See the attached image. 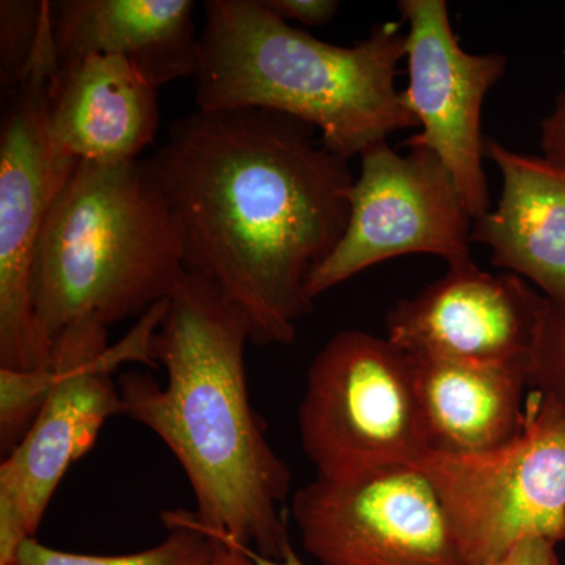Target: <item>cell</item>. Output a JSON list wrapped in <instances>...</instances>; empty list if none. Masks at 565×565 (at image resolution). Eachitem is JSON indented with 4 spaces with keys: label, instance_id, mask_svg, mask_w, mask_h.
Segmentation results:
<instances>
[{
    "label": "cell",
    "instance_id": "cell-3",
    "mask_svg": "<svg viewBox=\"0 0 565 565\" xmlns=\"http://www.w3.org/2000/svg\"><path fill=\"white\" fill-rule=\"evenodd\" d=\"M404 21L381 22L367 39L337 46L292 28L262 0H210L193 84L199 110L266 109L318 129L345 161L399 129L418 128L396 88Z\"/></svg>",
    "mask_w": 565,
    "mask_h": 565
},
{
    "label": "cell",
    "instance_id": "cell-14",
    "mask_svg": "<svg viewBox=\"0 0 565 565\" xmlns=\"http://www.w3.org/2000/svg\"><path fill=\"white\" fill-rule=\"evenodd\" d=\"M486 156L503 174L500 203L473 221L471 243L490 263L533 282L565 307V169L544 156L522 154L486 139Z\"/></svg>",
    "mask_w": 565,
    "mask_h": 565
},
{
    "label": "cell",
    "instance_id": "cell-11",
    "mask_svg": "<svg viewBox=\"0 0 565 565\" xmlns=\"http://www.w3.org/2000/svg\"><path fill=\"white\" fill-rule=\"evenodd\" d=\"M397 10L408 25V82L401 102L422 128L407 145L426 148L444 162L476 221L490 211L482 106L504 76L508 57L465 51L445 0H401Z\"/></svg>",
    "mask_w": 565,
    "mask_h": 565
},
{
    "label": "cell",
    "instance_id": "cell-8",
    "mask_svg": "<svg viewBox=\"0 0 565 565\" xmlns=\"http://www.w3.org/2000/svg\"><path fill=\"white\" fill-rule=\"evenodd\" d=\"M57 73L51 18L20 85L2 92L0 121V366L50 367L54 344L33 315L31 275L41 226L76 159L51 131V87Z\"/></svg>",
    "mask_w": 565,
    "mask_h": 565
},
{
    "label": "cell",
    "instance_id": "cell-2",
    "mask_svg": "<svg viewBox=\"0 0 565 565\" xmlns=\"http://www.w3.org/2000/svg\"><path fill=\"white\" fill-rule=\"evenodd\" d=\"M247 316L202 275L185 270L151 351L166 384L118 375L122 415L151 430L191 486L193 523L215 541L280 559L291 546V470L275 452L248 392Z\"/></svg>",
    "mask_w": 565,
    "mask_h": 565
},
{
    "label": "cell",
    "instance_id": "cell-5",
    "mask_svg": "<svg viewBox=\"0 0 565 565\" xmlns=\"http://www.w3.org/2000/svg\"><path fill=\"white\" fill-rule=\"evenodd\" d=\"M167 308L169 299L156 305L117 344H109V329L95 319H82L55 338L50 397L0 465V565L17 563L70 468L95 446L104 424L122 415L118 367L156 366L151 345Z\"/></svg>",
    "mask_w": 565,
    "mask_h": 565
},
{
    "label": "cell",
    "instance_id": "cell-22",
    "mask_svg": "<svg viewBox=\"0 0 565 565\" xmlns=\"http://www.w3.org/2000/svg\"><path fill=\"white\" fill-rule=\"evenodd\" d=\"M541 148L546 161L565 169V88L557 96L552 114L542 121Z\"/></svg>",
    "mask_w": 565,
    "mask_h": 565
},
{
    "label": "cell",
    "instance_id": "cell-12",
    "mask_svg": "<svg viewBox=\"0 0 565 565\" xmlns=\"http://www.w3.org/2000/svg\"><path fill=\"white\" fill-rule=\"evenodd\" d=\"M545 308L546 297L519 275L490 274L467 262L394 305L386 338L412 356L530 364Z\"/></svg>",
    "mask_w": 565,
    "mask_h": 565
},
{
    "label": "cell",
    "instance_id": "cell-1",
    "mask_svg": "<svg viewBox=\"0 0 565 565\" xmlns=\"http://www.w3.org/2000/svg\"><path fill=\"white\" fill-rule=\"evenodd\" d=\"M150 161L185 270L243 310L253 344H291L313 310L308 282L348 228L349 161L315 126L266 109H196Z\"/></svg>",
    "mask_w": 565,
    "mask_h": 565
},
{
    "label": "cell",
    "instance_id": "cell-17",
    "mask_svg": "<svg viewBox=\"0 0 565 565\" xmlns=\"http://www.w3.org/2000/svg\"><path fill=\"white\" fill-rule=\"evenodd\" d=\"M169 535L161 544L129 555H79L62 552L29 539L18 552L14 565H210L218 541L193 523L191 511L162 514Z\"/></svg>",
    "mask_w": 565,
    "mask_h": 565
},
{
    "label": "cell",
    "instance_id": "cell-24",
    "mask_svg": "<svg viewBox=\"0 0 565 565\" xmlns=\"http://www.w3.org/2000/svg\"><path fill=\"white\" fill-rule=\"evenodd\" d=\"M210 565H259L244 552L243 546L228 541H218L217 552Z\"/></svg>",
    "mask_w": 565,
    "mask_h": 565
},
{
    "label": "cell",
    "instance_id": "cell-6",
    "mask_svg": "<svg viewBox=\"0 0 565 565\" xmlns=\"http://www.w3.org/2000/svg\"><path fill=\"white\" fill-rule=\"evenodd\" d=\"M414 467L445 505L465 565H492L530 537L565 542V416L530 390L514 440L482 455L424 451Z\"/></svg>",
    "mask_w": 565,
    "mask_h": 565
},
{
    "label": "cell",
    "instance_id": "cell-15",
    "mask_svg": "<svg viewBox=\"0 0 565 565\" xmlns=\"http://www.w3.org/2000/svg\"><path fill=\"white\" fill-rule=\"evenodd\" d=\"M161 122L158 88L131 63L90 55L57 68L51 87V131L76 161H137Z\"/></svg>",
    "mask_w": 565,
    "mask_h": 565
},
{
    "label": "cell",
    "instance_id": "cell-16",
    "mask_svg": "<svg viewBox=\"0 0 565 565\" xmlns=\"http://www.w3.org/2000/svg\"><path fill=\"white\" fill-rule=\"evenodd\" d=\"M408 356L424 451L482 455L520 434L530 393V364Z\"/></svg>",
    "mask_w": 565,
    "mask_h": 565
},
{
    "label": "cell",
    "instance_id": "cell-7",
    "mask_svg": "<svg viewBox=\"0 0 565 565\" xmlns=\"http://www.w3.org/2000/svg\"><path fill=\"white\" fill-rule=\"evenodd\" d=\"M297 422L318 478L411 465L424 451L411 356L388 338L338 332L308 367Z\"/></svg>",
    "mask_w": 565,
    "mask_h": 565
},
{
    "label": "cell",
    "instance_id": "cell-25",
    "mask_svg": "<svg viewBox=\"0 0 565 565\" xmlns=\"http://www.w3.org/2000/svg\"><path fill=\"white\" fill-rule=\"evenodd\" d=\"M243 546L244 552L247 553V555L250 556L252 559L259 565H305L299 555L294 552L292 545L286 550L285 555H282L280 559H267V557L259 556L258 553L253 552V550L248 548V546Z\"/></svg>",
    "mask_w": 565,
    "mask_h": 565
},
{
    "label": "cell",
    "instance_id": "cell-13",
    "mask_svg": "<svg viewBox=\"0 0 565 565\" xmlns=\"http://www.w3.org/2000/svg\"><path fill=\"white\" fill-rule=\"evenodd\" d=\"M50 10L57 68L111 55L158 90L195 74L200 33L192 0H57Z\"/></svg>",
    "mask_w": 565,
    "mask_h": 565
},
{
    "label": "cell",
    "instance_id": "cell-4",
    "mask_svg": "<svg viewBox=\"0 0 565 565\" xmlns=\"http://www.w3.org/2000/svg\"><path fill=\"white\" fill-rule=\"evenodd\" d=\"M185 273L172 212L150 159L77 163L33 253L31 296L47 341L82 319L109 327L170 299Z\"/></svg>",
    "mask_w": 565,
    "mask_h": 565
},
{
    "label": "cell",
    "instance_id": "cell-21",
    "mask_svg": "<svg viewBox=\"0 0 565 565\" xmlns=\"http://www.w3.org/2000/svg\"><path fill=\"white\" fill-rule=\"evenodd\" d=\"M264 9L286 22H300L310 28H321L337 17L338 0H262Z\"/></svg>",
    "mask_w": 565,
    "mask_h": 565
},
{
    "label": "cell",
    "instance_id": "cell-10",
    "mask_svg": "<svg viewBox=\"0 0 565 565\" xmlns=\"http://www.w3.org/2000/svg\"><path fill=\"white\" fill-rule=\"evenodd\" d=\"M289 519L321 565H465L437 490L412 463L316 476L292 494Z\"/></svg>",
    "mask_w": 565,
    "mask_h": 565
},
{
    "label": "cell",
    "instance_id": "cell-18",
    "mask_svg": "<svg viewBox=\"0 0 565 565\" xmlns=\"http://www.w3.org/2000/svg\"><path fill=\"white\" fill-rule=\"evenodd\" d=\"M50 21V0H2L0 2V87L20 85L35 57L44 28Z\"/></svg>",
    "mask_w": 565,
    "mask_h": 565
},
{
    "label": "cell",
    "instance_id": "cell-23",
    "mask_svg": "<svg viewBox=\"0 0 565 565\" xmlns=\"http://www.w3.org/2000/svg\"><path fill=\"white\" fill-rule=\"evenodd\" d=\"M556 546L546 539H525L492 565H561Z\"/></svg>",
    "mask_w": 565,
    "mask_h": 565
},
{
    "label": "cell",
    "instance_id": "cell-9",
    "mask_svg": "<svg viewBox=\"0 0 565 565\" xmlns=\"http://www.w3.org/2000/svg\"><path fill=\"white\" fill-rule=\"evenodd\" d=\"M473 218L444 162L426 148L401 156L388 141L362 156L343 239L308 282L318 299L375 264L426 253L471 262Z\"/></svg>",
    "mask_w": 565,
    "mask_h": 565
},
{
    "label": "cell",
    "instance_id": "cell-20",
    "mask_svg": "<svg viewBox=\"0 0 565 565\" xmlns=\"http://www.w3.org/2000/svg\"><path fill=\"white\" fill-rule=\"evenodd\" d=\"M527 377L530 390L544 394L565 416V307L548 299Z\"/></svg>",
    "mask_w": 565,
    "mask_h": 565
},
{
    "label": "cell",
    "instance_id": "cell-19",
    "mask_svg": "<svg viewBox=\"0 0 565 565\" xmlns=\"http://www.w3.org/2000/svg\"><path fill=\"white\" fill-rule=\"evenodd\" d=\"M54 386L52 366L13 370L0 366V451L17 449L43 411Z\"/></svg>",
    "mask_w": 565,
    "mask_h": 565
}]
</instances>
